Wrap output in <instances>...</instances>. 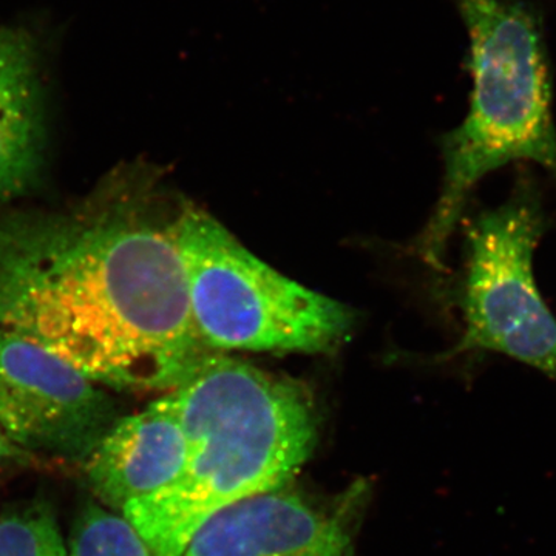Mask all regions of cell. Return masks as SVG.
<instances>
[{
	"mask_svg": "<svg viewBox=\"0 0 556 556\" xmlns=\"http://www.w3.org/2000/svg\"><path fill=\"white\" fill-rule=\"evenodd\" d=\"M177 212L134 200L0 222V332L98 386L177 390L215 354L190 309Z\"/></svg>",
	"mask_w": 556,
	"mask_h": 556,
	"instance_id": "1",
	"label": "cell"
},
{
	"mask_svg": "<svg viewBox=\"0 0 556 556\" xmlns=\"http://www.w3.org/2000/svg\"><path fill=\"white\" fill-rule=\"evenodd\" d=\"M188 459L179 477L121 511L153 556H181L218 511L288 484L317 442L305 388L228 354H214L172 391Z\"/></svg>",
	"mask_w": 556,
	"mask_h": 556,
	"instance_id": "2",
	"label": "cell"
},
{
	"mask_svg": "<svg viewBox=\"0 0 556 556\" xmlns=\"http://www.w3.org/2000/svg\"><path fill=\"white\" fill-rule=\"evenodd\" d=\"M470 35L467 118L444 139L445 175L420 254L439 265L479 179L532 161L556 179V129L540 22L517 0H456Z\"/></svg>",
	"mask_w": 556,
	"mask_h": 556,
	"instance_id": "3",
	"label": "cell"
},
{
	"mask_svg": "<svg viewBox=\"0 0 556 556\" xmlns=\"http://www.w3.org/2000/svg\"><path fill=\"white\" fill-rule=\"evenodd\" d=\"M175 230L193 321L212 353H327L345 339L346 306L281 276L206 212L182 204Z\"/></svg>",
	"mask_w": 556,
	"mask_h": 556,
	"instance_id": "4",
	"label": "cell"
},
{
	"mask_svg": "<svg viewBox=\"0 0 556 556\" xmlns=\"http://www.w3.org/2000/svg\"><path fill=\"white\" fill-rule=\"evenodd\" d=\"M546 228L540 190L527 177L503 204L471 219L459 300L466 329L453 354H503L556 380V318L533 274Z\"/></svg>",
	"mask_w": 556,
	"mask_h": 556,
	"instance_id": "5",
	"label": "cell"
},
{
	"mask_svg": "<svg viewBox=\"0 0 556 556\" xmlns=\"http://www.w3.org/2000/svg\"><path fill=\"white\" fill-rule=\"evenodd\" d=\"M116 420L97 382L30 340L0 332V428L13 444L84 463Z\"/></svg>",
	"mask_w": 556,
	"mask_h": 556,
	"instance_id": "6",
	"label": "cell"
},
{
	"mask_svg": "<svg viewBox=\"0 0 556 556\" xmlns=\"http://www.w3.org/2000/svg\"><path fill=\"white\" fill-rule=\"evenodd\" d=\"M353 548L345 515L283 485L218 511L181 556H353Z\"/></svg>",
	"mask_w": 556,
	"mask_h": 556,
	"instance_id": "7",
	"label": "cell"
},
{
	"mask_svg": "<svg viewBox=\"0 0 556 556\" xmlns=\"http://www.w3.org/2000/svg\"><path fill=\"white\" fill-rule=\"evenodd\" d=\"M186 459L188 439L170 391L142 412L116 420L83 464L102 506L123 511L131 501L175 481Z\"/></svg>",
	"mask_w": 556,
	"mask_h": 556,
	"instance_id": "8",
	"label": "cell"
},
{
	"mask_svg": "<svg viewBox=\"0 0 556 556\" xmlns=\"http://www.w3.org/2000/svg\"><path fill=\"white\" fill-rule=\"evenodd\" d=\"M46 150V109L38 51L27 33L0 30V199L38 181Z\"/></svg>",
	"mask_w": 556,
	"mask_h": 556,
	"instance_id": "9",
	"label": "cell"
},
{
	"mask_svg": "<svg viewBox=\"0 0 556 556\" xmlns=\"http://www.w3.org/2000/svg\"><path fill=\"white\" fill-rule=\"evenodd\" d=\"M68 556H153L138 530L123 515L87 503L73 522Z\"/></svg>",
	"mask_w": 556,
	"mask_h": 556,
	"instance_id": "10",
	"label": "cell"
},
{
	"mask_svg": "<svg viewBox=\"0 0 556 556\" xmlns=\"http://www.w3.org/2000/svg\"><path fill=\"white\" fill-rule=\"evenodd\" d=\"M0 556H68L53 507L35 500L0 518Z\"/></svg>",
	"mask_w": 556,
	"mask_h": 556,
	"instance_id": "11",
	"label": "cell"
},
{
	"mask_svg": "<svg viewBox=\"0 0 556 556\" xmlns=\"http://www.w3.org/2000/svg\"><path fill=\"white\" fill-rule=\"evenodd\" d=\"M30 456V453L17 447L16 444L10 441L9 437L3 433L0 428V468L10 466V464L21 463L24 457Z\"/></svg>",
	"mask_w": 556,
	"mask_h": 556,
	"instance_id": "12",
	"label": "cell"
}]
</instances>
